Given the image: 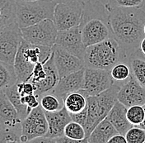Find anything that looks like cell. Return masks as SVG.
<instances>
[{
  "label": "cell",
  "instance_id": "cell-32",
  "mask_svg": "<svg viewBox=\"0 0 145 143\" xmlns=\"http://www.w3.org/2000/svg\"><path fill=\"white\" fill-rule=\"evenodd\" d=\"M17 87L21 96H26L35 94V87L31 81L17 82Z\"/></svg>",
  "mask_w": 145,
  "mask_h": 143
},
{
  "label": "cell",
  "instance_id": "cell-37",
  "mask_svg": "<svg viewBox=\"0 0 145 143\" xmlns=\"http://www.w3.org/2000/svg\"><path fill=\"white\" fill-rule=\"evenodd\" d=\"M55 2L56 3H69V2H73V1H82V0H52Z\"/></svg>",
  "mask_w": 145,
  "mask_h": 143
},
{
  "label": "cell",
  "instance_id": "cell-15",
  "mask_svg": "<svg viewBox=\"0 0 145 143\" xmlns=\"http://www.w3.org/2000/svg\"><path fill=\"white\" fill-rule=\"evenodd\" d=\"M84 70L85 68L59 78L51 93L63 100L69 94L82 90L84 79Z\"/></svg>",
  "mask_w": 145,
  "mask_h": 143
},
{
  "label": "cell",
  "instance_id": "cell-17",
  "mask_svg": "<svg viewBox=\"0 0 145 143\" xmlns=\"http://www.w3.org/2000/svg\"><path fill=\"white\" fill-rule=\"evenodd\" d=\"M127 108L126 106L117 100L106 116L109 122L114 126L119 133L122 135H125L128 130L133 127L127 118Z\"/></svg>",
  "mask_w": 145,
  "mask_h": 143
},
{
  "label": "cell",
  "instance_id": "cell-22",
  "mask_svg": "<svg viewBox=\"0 0 145 143\" xmlns=\"http://www.w3.org/2000/svg\"><path fill=\"white\" fill-rule=\"evenodd\" d=\"M129 64L136 80L145 88V57L140 51L129 57Z\"/></svg>",
  "mask_w": 145,
  "mask_h": 143
},
{
  "label": "cell",
  "instance_id": "cell-3",
  "mask_svg": "<svg viewBox=\"0 0 145 143\" xmlns=\"http://www.w3.org/2000/svg\"><path fill=\"white\" fill-rule=\"evenodd\" d=\"M128 61V55L113 36L88 46L83 58L85 67L106 71H110L116 63Z\"/></svg>",
  "mask_w": 145,
  "mask_h": 143
},
{
  "label": "cell",
  "instance_id": "cell-33",
  "mask_svg": "<svg viewBox=\"0 0 145 143\" xmlns=\"http://www.w3.org/2000/svg\"><path fill=\"white\" fill-rule=\"evenodd\" d=\"M21 101L22 103L26 104L31 110L40 105V99L35 94L26 96H21Z\"/></svg>",
  "mask_w": 145,
  "mask_h": 143
},
{
  "label": "cell",
  "instance_id": "cell-26",
  "mask_svg": "<svg viewBox=\"0 0 145 143\" xmlns=\"http://www.w3.org/2000/svg\"><path fill=\"white\" fill-rule=\"evenodd\" d=\"M63 135L69 139H72L77 143H87L86 131L83 126L71 121L64 127Z\"/></svg>",
  "mask_w": 145,
  "mask_h": 143
},
{
  "label": "cell",
  "instance_id": "cell-38",
  "mask_svg": "<svg viewBox=\"0 0 145 143\" xmlns=\"http://www.w3.org/2000/svg\"><path fill=\"white\" fill-rule=\"evenodd\" d=\"M143 107H144V113H145V103L143 105ZM139 127H142V128H144V129L145 130V117H144V122L139 125Z\"/></svg>",
  "mask_w": 145,
  "mask_h": 143
},
{
  "label": "cell",
  "instance_id": "cell-10",
  "mask_svg": "<svg viewBox=\"0 0 145 143\" xmlns=\"http://www.w3.org/2000/svg\"><path fill=\"white\" fill-rule=\"evenodd\" d=\"M114 84L110 71L85 67L82 91L87 96L97 95Z\"/></svg>",
  "mask_w": 145,
  "mask_h": 143
},
{
  "label": "cell",
  "instance_id": "cell-24",
  "mask_svg": "<svg viewBox=\"0 0 145 143\" xmlns=\"http://www.w3.org/2000/svg\"><path fill=\"white\" fill-rule=\"evenodd\" d=\"M4 93L7 95V97L8 98L11 103L13 105V107H15V109L17 110L18 116L21 118V120L22 121L30 113V112L31 110L27 107L26 104L22 103L21 94L18 92L17 83L15 84H13L12 86H11L10 88H8Z\"/></svg>",
  "mask_w": 145,
  "mask_h": 143
},
{
  "label": "cell",
  "instance_id": "cell-23",
  "mask_svg": "<svg viewBox=\"0 0 145 143\" xmlns=\"http://www.w3.org/2000/svg\"><path fill=\"white\" fill-rule=\"evenodd\" d=\"M110 72L114 84L120 87L125 83H126L132 75V71L129 64V61L116 63L110 70Z\"/></svg>",
  "mask_w": 145,
  "mask_h": 143
},
{
  "label": "cell",
  "instance_id": "cell-21",
  "mask_svg": "<svg viewBox=\"0 0 145 143\" xmlns=\"http://www.w3.org/2000/svg\"><path fill=\"white\" fill-rule=\"evenodd\" d=\"M63 106L69 113H79L88 106L87 95L81 90L70 93L63 98Z\"/></svg>",
  "mask_w": 145,
  "mask_h": 143
},
{
  "label": "cell",
  "instance_id": "cell-34",
  "mask_svg": "<svg viewBox=\"0 0 145 143\" xmlns=\"http://www.w3.org/2000/svg\"><path fill=\"white\" fill-rule=\"evenodd\" d=\"M70 116H71L72 121H74V122L81 124L82 126L85 127L86 122H87V118H88V106L79 113H70Z\"/></svg>",
  "mask_w": 145,
  "mask_h": 143
},
{
  "label": "cell",
  "instance_id": "cell-39",
  "mask_svg": "<svg viewBox=\"0 0 145 143\" xmlns=\"http://www.w3.org/2000/svg\"><path fill=\"white\" fill-rule=\"evenodd\" d=\"M16 1H22V2H32V1H36V0H16Z\"/></svg>",
  "mask_w": 145,
  "mask_h": 143
},
{
  "label": "cell",
  "instance_id": "cell-18",
  "mask_svg": "<svg viewBox=\"0 0 145 143\" xmlns=\"http://www.w3.org/2000/svg\"><path fill=\"white\" fill-rule=\"evenodd\" d=\"M22 124L18 112L4 92L0 93V127Z\"/></svg>",
  "mask_w": 145,
  "mask_h": 143
},
{
  "label": "cell",
  "instance_id": "cell-27",
  "mask_svg": "<svg viewBox=\"0 0 145 143\" xmlns=\"http://www.w3.org/2000/svg\"><path fill=\"white\" fill-rule=\"evenodd\" d=\"M40 104L45 112H55L63 108V100L53 93H46L40 98Z\"/></svg>",
  "mask_w": 145,
  "mask_h": 143
},
{
  "label": "cell",
  "instance_id": "cell-13",
  "mask_svg": "<svg viewBox=\"0 0 145 143\" xmlns=\"http://www.w3.org/2000/svg\"><path fill=\"white\" fill-rule=\"evenodd\" d=\"M117 99L127 107L145 103V88H144L132 74L129 80L120 87Z\"/></svg>",
  "mask_w": 145,
  "mask_h": 143
},
{
  "label": "cell",
  "instance_id": "cell-41",
  "mask_svg": "<svg viewBox=\"0 0 145 143\" xmlns=\"http://www.w3.org/2000/svg\"><path fill=\"white\" fill-rule=\"evenodd\" d=\"M144 34H145V24H144Z\"/></svg>",
  "mask_w": 145,
  "mask_h": 143
},
{
  "label": "cell",
  "instance_id": "cell-11",
  "mask_svg": "<svg viewBox=\"0 0 145 143\" xmlns=\"http://www.w3.org/2000/svg\"><path fill=\"white\" fill-rule=\"evenodd\" d=\"M55 45L62 47L83 61L87 47L82 42L79 26L67 30L58 31Z\"/></svg>",
  "mask_w": 145,
  "mask_h": 143
},
{
  "label": "cell",
  "instance_id": "cell-8",
  "mask_svg": "<svg viewBox=\"0 0 145 143\" xmlns=\"http://www.w3.org/2000/svg\"><path fill=\"white\" fill-rule=\"evenodd\" d=\"M47 131L48 123L45 111L40 104L38 107L33 108L22 121L21 142H31L36 138L44 136Z\"/></svg>",
  "mask_w": 145,
  "mask_h": 143
},
{
  "label": "cell",
  "instance_id": "cell-2",
  "mask_svg": "<svg viewBox=\"0 0 145 143\" xmlns=\"http://www.w3.org/2000/svg\"><path fill=\"white\" fill-rule=\"evenodd\" d=\"M79 27L82 42L86 47L113 36L106 4L98 0L84 2Z\"/></svg>",
  "mask_w": 145,
  "mask_h": 143
},
{
  "label": "cell",
  "instance_id": "cell-19",
  "mask_svg": "<svg viewBox=\"0 0 145 143\" xmlns=\"http://www.w3.org/2000/svg\"><path fill=\"white\" fill-rule=\"evenodd\" d=\"M119 133L109 120L106 117L95 127L87 139L88 143H108V141Z\"/></svg>",
  "mask_w": 145,
  "mask_h": 143
},
{
  "label": "cell",
  "instance_id": "cell-9",
  "mask_svg": "<svg viewBox=\"0 0 145 143\" xmlns=\"http://www.w3.org/2000/svg\"><path fill=\"white\" fill-rule=\"evenodd\" d=\"M23 37L18 23L0 32V61L13 65Z\"/></svg>",
  "mask_w": 145,
  "mask_h": 143
},
{
  "label": "cell",
  "instance_id": "cell-31",
  "mask_svg": "<svg viewBox=\"0 0 145 143\" xmlns=\"http://www.w3.org/2000/svg\"><path fill=\"white\" fill-rule=\"evenodd\" d=\"M145 0H108L106 7L144 8Z\"/></svg>",
  "mask_w": 145,
  "mask_h": 143
},
{
  "label": "cell",
  "instance_id": "cell-42",
  "mask_svg": "<svg viewBox=\"0 0 145 143\" xmlns=\"http://www.w3.org/2000/svg\"><path fill=\"white\" fill-rule=\"evenodd\" d=\"M144 57H145V56H144Z\"/></svg>",
  "mask_w": 145,
  "mask_h": 143
},
{
  "label": "cell",
  "instance_id": "cell-12",
  "mask_svg": "<svg viewBox=\"0 0 145 143\" xmlns=\"http://www.w3.org/2000/svg\"><path fill=\"white\" fill-rule=\"evenodd\" d=\"M54 62L59 78L85 68L83 61L54 44L52 47Z\"/></svg>",
  "mask_w": 145,
  "mask_h": 143
},
{
  "label": "cell",
  "instance_id": "cell-36",
  "mask_svg": "<svg viewBox=\"0 0 145 143\" xmlns=\"http://www.w3.org/2000/svg\"><path fill=\"white\" fill-rule=\"evenodd\" d=\"M139 51H141V53L143 54V55L145 56V36L143 38V40H142L141 42H140Z\"/></svg>",
  "mask_w": 145,
  "mask_h": 143
},
{
  "label": "cell",
  "instance_id": "cell-7",
  "mask_svg": "<svg viewBox=\"0 0 145 143\" xmlns=\"http://www.w3.org/2000/svg\"><path fill=\"white\" fill-rule=\"evenodd\" d=\"M83 4L84 3L82 1L56 3L53 21L58 31L70 29L80 25Z\"/></svg>",
  "mask_w": 145,
  "mask_h": 143
},
{
  "label": "cell",
  "instance_id": "cell-40",
  "mask_svg": "<svg viewBox=\"0 0 145 143\" xmlns=\"http://www.w3.org/2000/svg\"><path fill=\"white\" fill-rule=\"evenodd\" d=\"M82 2L84 3V2H86V1H88V0H82Z\"/></svg>",
  "mask_w": 145,
  "mask_h": 143
},
{
  "label": "cell",
  "instance_id": "cell-20",
  "mask_svg": "<svg viewBox=\"0 0 145 143\" xmlns=\"http://www.w3.org/2000/svg\"><path fill=\"white\" fill-rule=\"evenodd\" d=\"M16 22V0H0V32Z\"/></svg>",
  "mask_w": 145,
  "mask_h": 143
},
{
  "label": "cell",
  "instance_id": "cell-16",
  "mask_svg": "<svg viewBox=\"0 0 145 143\" xmlns=\"http://www.w3.org/2000/svg\"><path fill=\"white\" fill-rule=\"evenodd\" d=\"M44 68L46 72L45 79L42 81H40V83L33 84L35 87V94L39 98V99L40 98V96L43 95L44 94L52 92V90H54L59 80V73L57 71V69L55 67L54 62L53 51L50 57L45 63Z\"/></svg>",
  "mask_w": 145,
  "mask_h": 143
},
{
  "label": "cell",
  "instance_id": "cell-30",
  "mask_svg": "<svg viewBox=\"0 0 145 143\" xmlns=\"http://www.w3.org/2000/svg\"><path fill=\"white\" fill-rule=\"evenodd\" d=\"M127 143H145V130L139 126H133L125 135Z\"/></svg>",
  "mask_w": 145,
  "mask_h": 143
},
{
  "label": "cell",
  "instance_id": "cell-29",
  "mask_svg": "<svg viewBox=\"0 0 145 143\" xmlns=\"http://www.w3.org/2000/svg\"><path fill=\"white\" fill-rule=\"evenodd\" d=\"M126 116L133 126H139L144 120L145 113L143 105H133L127 108Z\"/></svg>",
  "mask_w": 145,
  "mask_h": 143
},
{
  "label": "cell",
  "instance_id": "cell-4",
  "mask_svg": "<svg viewBox=\"0 0 145 143\" xmlns=\"http://www.w3.org/2000/svg\"><path fill=\"white\" fill-rule=\"evenodd\" d=\"M120 86L113 84L108 90L97 95L87 96L88 98V118L85 124L87 139L95 127L105 119L109 112L117 101L118 91Z\"/></svg>",
  "mask_w": 145,
  "mask_h": 143
},
{
  "label": "cell",
  "instance_id": "cell-6",
  "mask_svg": "<svg viewBox=\"0 0 145 143\" xmlns=\"http://www.w3.org/2000/svg\"><path fill=\"white\" fill-rule=\"evenodd\" d=\"M23 39L33 45L53 47L58 29L51 19H45L34 25L21 28Z\"/></svg>",
  "mask_w": 145,
  "mask_h": 143
},
{
  "label": "cell",
  "instance_id": "cell-25",
  "mask_svg": "<svg viewBox=\"0 0 145 143\" xmlns=\"http://www.w3.org/2000/svg\"><path fill=\"white\" fill-rule=\"evenodd\" d=\"M18 82L13 65L0 61V93L5 92Z\"/></svg>",
  "mask_w": 145,
  "mask_h": 143
},
{
  "label": "cell",
  "instance_id": "cell-28",
  "mask_svg": "<svg viewBox=\"0 0 145 143\" xmlns=\"http://www.w3.org/2000/svg\"><path fill=\"white\" fill-rule=\"evenodd\" d=\"M22 124L0 127V143L21 142Z\"/></svg>",
  "mask_w": 145,
  "mask_h": 143
},
{
  "label": "cell",
  "instance_id": "cell-1",
  "mask_svg": "<svg viewBox=\"0 0 145 143\" xmlns=\"http://www.w3.org/2000/svg\"><path fill=\"white\" fill-rule=\"evenodd\" d=\"M112 36L125 51L128 57L139 51L145 36V9L144 8L106 7Z\"/></svg>",
  "mask_w": 145,
  "mask_h": 143
},
{
  "label": "cell",
  "instance_id": "cell-5",
  "mask_svg": "<svg viewBox=\"0 0 145 143\" xmlns=\"http://www.w3.org/2000/svg\"><path fill=\"white\" fill-rule=\"evenodd\" d=\"M56 3L52 0L16 1L17 23L20 28L29 27L45 19H54Z\"/></svg>",
  "mask_w": 145,
  "mask_h": 143
},
{
  "label": "cell",
  "instance_id": "cell-14",
  "mask_svg": "<svg viewBox=\"0 0 145 143\" xmlns=\"http://www.w3.org/2000/svg\"><path fill=\"white\" fill-rule=\"evenodd\" d=\"M45 114L48 123V131L44 136L52 142V139L64 136V127L72 119L70 113L64 107L55 112H45Z\"/></svg>",
  "mask_w": 145,
  "mask_h": 143
},
{
  "label": "cell",
  "instance_id": "cell-35",
  "mask_svg": "<svg viewBox=\"0 0 145 143\" xmlns=\"http://www.w3.org/2000/svg\"><path fill=\"white\" fill-rule=\"evenodd\" d=\"M108 143H127V142L125 135L117 133L109 140Z\"/></svg>",
  "mask_w": 145,
  "mask_h": 143
}]
</instances>
